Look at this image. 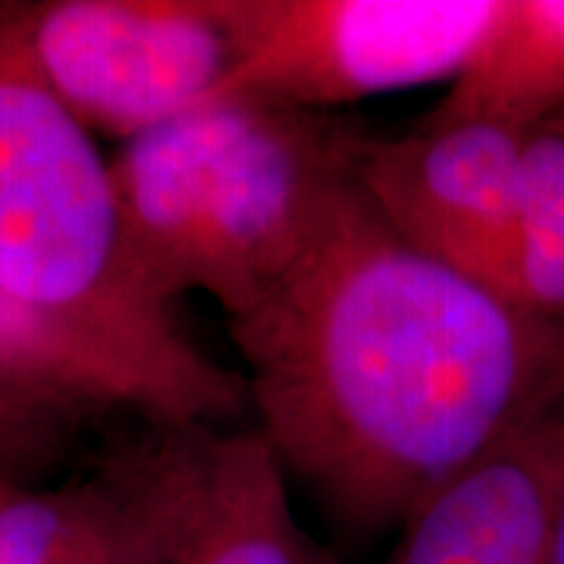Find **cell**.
<instances>
[{"mask_svg":"<svg viewBox=\"0 0 564 564\" xmlns=\"http://www.w3.org/2000/svg\"><path fill=\"white\" fill-rule=\"evenodd\" d=\"M285 474L358 533L423 505L564 402V326L408 245L336 182L299 263L232 321Z\"/></svg>","mask_w":564,"mask_h":564,"instance_id":"cell-1","label":"cell"},{"mask_svg":"<svg viewBox=\"0 0 564 564\" xmlns=\"http://www.w3.org/2000/svg\"><path fill=\"white\" fill-rule=\"evenodd\" d=\"M0 292L117 364L158 421L217 426L251 404L141 270L110 166L22 39H0Z\"/></svg>","mask_w":564,"mask_h":564,"instance_id":"cell-2","label":"cell"},{"mask_svg":"<svg viewBox=\"0 0 564 564\" xmlns=\"http://www.w3.org/2000/svg\"><path fill=\"white\" fill-rule=\"evenodd\" d=\"M355 139L321 110L214 101L126 141L110 173L158 295L248 317L304 254Z\"/></svg>","mask_w":564,"mask_h":564,"instance_id":"cell-3","label":"cell"},{"mask_svg":"<svg viewBox=\"0 0 564 564\" xmlns=\"http://www.w3.org/2000/svg\"><path fill=\"white\" fill-rule=\"evenodd\" d=\"M502 10L505 0H251V47L214 101L323 110L458 82Z\"/></svg>","mask_w":564,"mask_h":564,"instance_id":"cell-4","label":"cell"},{"mask_svg":"<svg viewBox=\"0 0 564 564\" xmlns=\"http://www.w3.org/2000/svg\"><path fill=\"white\" fill-rule=\"evenodd\" d=\"M251 47V0H66L25 51L79 120L122 139L214 101Z\"/></svg>","mask_w":564,"mask_h":564,"instance_id":"cell-5","label":"cell"},{"mask_svg":"<svg viewBox=\"0 0 564 564\" xmlns=\"http://www.w3.org/2000/svg\"><path fill=\"white\" fill-rule=\"evenodd\" d=\"M129 564H329L292 514L261 430L163 423L117 489Z\"/></svg>","mask_w":564,"mask_h":564,"instance_id":"cell-6","label":"cell"},{"mask_svg":"<svg viewBox=\"0 0 564 564\" xmlns=\"http://www.w3.org/2000/svg\"><path fill=\"white\" fill-rule=\"evenodd\" d=\"M524 148L527 129L492 120L358 132L348 173L404 242L514 302Z\"/></svg>","mask_w":564,"mask_h":564,"instance_id":"cell-7","label":"cell"},{"mask_svg":"<svg viewBox=\"0 0 564 564\" xmlns=\"http://www.w3.org/2000/svg\"><path fill=\"white\" fill-rule=\"evenodd\" d=\"M564 499V402L402 527L389 564H543Z\"/></svg>","mask_w":564,"mask_h":564,"instance_id":"cell-8","label":"cell"},{"mask_svg":"<svg viewBox=\"0 0 564 564\" xmlns=\"http://www.w3.org/2000/svg\"><path fill=\"white\" fill-rule=\"evenodd\" d=\"M564 122V0H505L502 20L423 126Z\"/></svg>","mask_w":564,"mask_h":564,"instance_id":"cell-9","label":"cell"},{"mask_svg":"<svg viewBox=\"0 0 564 564\" xmlns=\"http://www.w3.org/2000/svg\"><path fill=\"white\" fill-rule=\"evenodd\" d=\"M514 302L564 326V122L527 129Z\"/></svg>","mask_w":564,"mask_h":564,"instance_id":"cell-10","label":"cell"},{"mask_svg":"<svg viewBox=\"0 0 564 564\" xmlns=\"http://www.w3.org/2000/svg\"><path fill=\"white\" fill-rule=\"evenodd\" d=\"M0 564H129L120 496L98 505L10 499L0 505Z\"/></svg>","mask_w":564,"mask_h":564,"instance_id":"cell-11","label":"cell"},{"mask_svg":"<svg viewBox=\"0 0 564 564\" xmlns=\"http://www.w3.org/2000/svg\"><path fill=\"white\" fill-rule=\"evenodd\" d=\"M543 564H564V499L558 514H555V524H552V536H549V545H545Z\"/></svg>","mask_w":564,"mask_h":564,"instance_id":"cell-12","label":"cell"}]
</instances>
